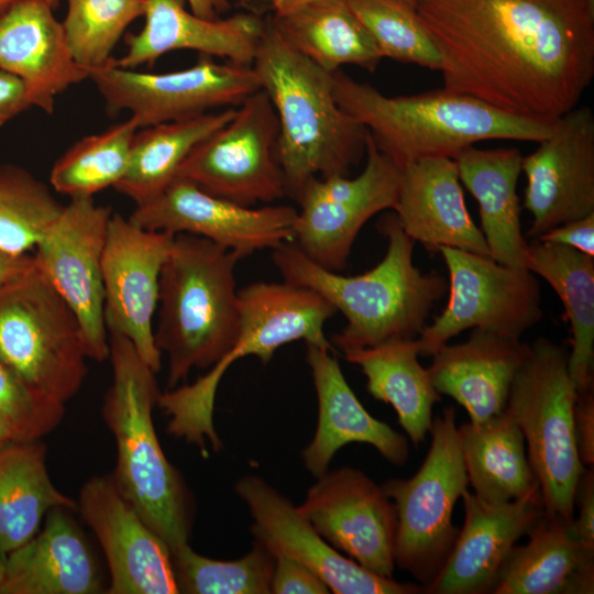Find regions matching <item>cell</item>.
I'll return each mask as SVG.
<instances>
[{
	"instance_id": "6da1fadb",
	"label": "cell",
	"mask_w": 594,
	"mask_h": 594,
	"mask_svg": "<svg viewBox=\"0 0 594 594\" xmlns=\"http://www.w3.org/2000/svg\"><path fill=\"white\" fill-rule=\"evenodd\" d=\"M443 88L505 113L553 122L594 77L590 0H417Z\"/></svg>"
},
{
	"instance_id": "7a4b0ae2",
	"label": "cell",
	"mask_w": 594,
	"mask_h": 594,
	"mask_svg": "<svg viewBox=\"0 0 594 594\" xmlns=\"http://www.w3.org/2000/svg\"><path fill=\"white\" fill-rule=\"evenodd\" d=\"M378 227L387 238L386 254L375 267L355 276L319 266L294 242L273 250V263L285 282L318 293L344 315L346 326L332 339L342 353L419 337L432 308L448 293L444 276L415 266L414 241L395 213L384 217Z\"/></svg>"
},
{
	"instance_id": "3957f363",
	"label": "cell",
	"mask_w": 594,
	"mask_h": 594,
	"mask_svg": "<svg viewBox=\"0 0 594 594\" xmlns=\"http://www.w3.org/2000/svg\"><path fill=\"white\" fill-rule=\"evenodd\" d=\"M252 67L278 118L286 195L296 200L315 177L346 176L365 154L367 130L338 105L331 73L290 45L270 18Z\"/></svg>"
},
{
	"instance_id": "277c9868",
	"label": "cell",
	"mask_w": 594,
	"mask_h": 594,
	"mask_svg": "<svg viewBox=\"0 0 594 594\" xmlns=\"http://www.w3.org/2000/svg\"><path fill=\"white\" fill-rule=\"evenodd\" d=\"M338 105L369 131L375 146L400 168L430 157L454 158L485 140L540 142L553 122L499 111L447 89L388 97L340 69L331 73Z\"/></svg>"
},
{
	"instance_id": "5b68a950",
	"label": "cell",
	"mask_w": 594,
	"mask_h": 594,
	"mask_svg": "<svg viewBox=\"0 0 594 594\" xmlns=\"http://www.w3.org/2000/svg\"><path fill=\"white\" fill-rule=\"evenodd\" d=\"M108 337L112 383L101 416L116 442L111 476L120 494L172 553L189 544L193 502L154 428L152 411L160 396L155 372L127 337L117 332H108Z\"/></svg>"
},
{
	"instance_id": "8992f818",
	"label": "cell",
	"mask_w": 594,
	"mask_h": 594,
	"mask_svg": "<svg viewBox=\"0 0 594 594\" xmlns=\"http://www.w3.org/2000/svg\"><path fill=\"white\" fill-rule=\"evenodd\" d=\"M237 253L205 238L175 234L160 275L155 345L167 356V386L208 369L238 340L241 327Z\"/></svg>"
},
{
	"instance_id": "52a82bcc",
	"label": "cell",
	"mask_w": 594,
	"mask_h": 594,
	"mask_svg": "<svg viewBox=\"0 0 594 594\" xmlns=\"http://www.w3.org/2000/svg\"><path fill=\"white\" fill-rule=\"evenodd\" d=\"M569 353L540 337L516 373L506 404L522 432L538 479L543 513L572 522L574 496L584 470L574 433L576 388L568 370Z\"/></svg>"
},
{
	"instance_id": "ba28073f",
	"label": "cell",
	"mask_w": 594,
	"mask_h": 594,
	"mask_svg": "<svg viewBox=\"0 0 594 594\" xmlns=\"http://www.w3.org/2000/svg\"><path fill=\"white\" fill-rule=\"evenodd\" d=\"M87 359L77 316L36 264L0 289V361L29 389L65 405Z\"/></svg>"
},
{
	"instance_id": "9c48e42d",
	"label": "cell",
	"mask_w": 594,
	"mask_h": 594,
	"mask_svg": "<svg viewBox=\"0 0 594 594\" xmlns=\"http://www.w3.org/2000/svg\"><path fill=\"white\" fill-rule=\"evenodd\" d=\"M431 443L419 470L409 479L382 485L396 510L394 560L424 586L444 565L457 540L454 506L469 482L452 406L432 419Z\"/></svg>"
},
{
	"instance_id": "30bf717a",
	"label": "cell",
	"mask_w": 594,
	"mask_h": 594,
	"mask_svg": "<svg viewBox=\"0 0 594 594\" xmlns=\"http://www.w3.org/2000/svg\"><path fill=\"white\" fill-rule=\"evenodd\" d=\"M438 251L449 272V297L443 311L417 338L420 355L431 356L466 329L520 338L542 319L540 284L528 268L449 246Z\"/></svg>"
},
{
	"instance_id": "8fae6325",
	"label": "cell",
	"mask_w": 594,
	"mask_h": 594,
	"mask_svg": "<svg viewBox=\"0 0 594 594\" xmlns=\"http://www.w3.org/2000/svg\"><path fill=\"white\" fill-rule=\"evenodd\" d=\"M278 136L276 111L258 89L235 108L230 121L190 151L176 177L245 207L282 199L286 187L277 157Z\"/></svg>"
},
{
	"instance_id": "7c38bea8",
	"label": "cell",
	"mask_w": 594,
	"mask_h": 594,
	"mask_svg": "<svg viewBox=\"0 0 594 594\" xmlns=\"http://www.w3.org/2000/svg\"><path fill=\"white\" fill-rule=\"evenodd\" d=\"M201 55V54H200ZM209 55L185 69L148 74L108 66L89 72L109 114L131 113L139 129L186 120L209 109L239 106L261 89L252 66L217 63Z\"/></svg>"
},
{
	"instance_id": "4fadbf2b",
	"label": "cell",
	"mask_w": 594,
	"mask_h": 594,
	"mask_svg": "<svg viewBox=\"0 0 594 594\" xmlns=\"http://www.w3.org/2000/svg\"><path fill=\"white\" fill-rule=\"evenodd\" d=\"M366 164L354 177L311 178L296 201L300 209L294 222V243L312 262L329 271L345 267L352 245L374 215L394 209L402 168L366 134Z\"/></svg>"
},
{
	"instance_id": "5bb4252c",
	"label": "cell",
	"mask_w": 594,
	"mask_h": 594,
	"mask_svg": "<svg viewBox=\"0 0 594 594\" xmlns=\"http://www.w3.org/2000/svg\"><path fill=\"white\" fill-rule=\"evenodd\" d=\"M111 208L73 197L32 253L36 266L77 316L89 359H109L101 260Z\"/></svg>"
},
{
	"instance_id": "9a60e30c",
	"label": "cell",
	"mask_w": 594,
	"mask_h": 594,
	"mask_svg": "<svg viewBox=\"0 0 594 594\" xmlns=\"http://www.w3.org/2000/svg\"><path fill=\"white\" fill-rule=\"evenodd\" d=\"M296 216L292 206L245 207L176 177L155 198L135 206L129 219L147 230L205 238L244 258L294 242Z\"/></svg>"
},
{
	"instance_id": "2e32d148",
	"label": "cell",
	"mask_w": 594,
	"mask_h": 594,
	"mask_svg": "<svg viewBox=\"0 0 594 594\" xmlns=\"http://www.w3.org/2000/svg\"><path fill=\"white\" fill-rule=\"evenodd\" d=\"M174 237L112 213L101 260L107 331L127 337L155 373L162 353L155 345L153 318L161 271Z\"/></svg>"
},
{
	"instance_id": "e0dca14e",
	"label": "cell",
	"mask_w": 594,
	"mask_h": 594,
	"mask_svg": "<svg viewBox=\"0 0 594 594\" xmlns=\"http://www.w3.org/2000/svg\"><path fill=\"white\" fill-rule=\"evenodd\" d=\"M297 509L333 548L372 573L393 578L396 510L362 471L324 472Z\"/></svg>"
},
{
	"instance_id": "ac0fdd59",
	"label": "cell",
	"mask_w": 594,
	"mask_h": 594,
	"mask_svg": "<svg viewBox=\"0 0 594 594\" xmlns=\"http://www.w3.org/2000/svg\"><path fill=\"white\" fill-rule=\"evenodd\" d=\"M254 520V541L274 557L294 559L336 594H421L424 585L402 583L366 570L327 542L297 507L264 480L241 477L234 486Z\"/></svg>"
},
{
	"instance_id": "d6986e66",
	"label": "cell",
	"mask_w": 594,
	"mask_h": 594,
	"mask_svg": "<svg viewBox=\"0 0 594 594\" xmlns=\"http://www.w3.org/2000/svg\"><path fill=\"white\" fill-rule=\"evenodd\" d=\"M527 178L524 208L532 217L527 233L547 231L594 213V113L574 107L556 119L538 148L522 157Z\"/></svg>"
},
{
	"instance_id": "ffe728a7",
	"label": "cell",
	"mask_w": 594,
	"mask_h": 594,
	"mask_svg": "<svg viewBox=\"0 0 594 594\" xmlns=\"http://www.w3.org/2000/svg\"><path fill=\"white\" fill-rule=\"evenodd\" d=\"M238 295L241 327L237 342L205 376L188 385L193 396L206 406H215L223 374L241 358L255 355L267 363L278 348L298 340L332 349L324 324L337 310L318 293L284 280L252 283Z\"/></svg>"
},
{
	"instance_id": "44dd1931",
	"label": "cell",
	"mask_w": 594,
	"mask_h": 594,
	"mask_svg": "<svg viewBox=\"0 0 594 594\" xmlns=\"http://www.w3.org/2000/svg\"><path fill=\"white\" fill-rule=\"evenodd\" d=\"M78 512L99 541L110 571L108 594H177L172 553L120 494L111 475L81 486Z\"/></svg>"
},
{
	"instance_id": "7402d4cb",
	"label": "cell",
	"mask_w": 594,
	"mask_h": 594,
	"mask_svg": "<svg viewBox=\"0 0 594 594\" xmlns=\"http://www.w3.org/2000/svg\"><path fill=\"white\" fill-rule=\"evenodd\" d=\"M461 499L463 526L441 571L424 586L427 594H493L509 551L543 515L539 499L492 505L469 490Z\"/></svg>"
},
{
	"instance_id": "603a6c76",
	"label": "cell",
	"mask_w": 594,
	"mask_h": 594,
	"mask_svg": "<svg viewBox=\"0 0 594 594\" xmlns=\"http://www.w3.org/2000/svg\"><path fill=\"white\" fill-rule=\"evenodd\" d=\"M145 23L139 33L125 35V54L114 66L134 69L152 65L163 54L189 50L252 66L265 20L255 13H238L208 20L185 9V0H146Z\"/></svg>"
},
{
	"instance_id": "cb8c5ba5",
	"label": "cell",
	"mask_w": 594,
	"mask_h": 594,
	"mask_svg": "<svg viewBox=\"0 0 594 594\" xmlns=\"http://www.w3.org/2000/svg\"><path fill=\"white\" fill-rule=\"evenodd\" d=\"M53 10L44 0H18L0 14V69L18 77L30 105L46 113L57 95L89 78Z\"/></svg>"
},
{
	"instance_id": "d4e9b609",
	"label": "cell",
	"mask_w": 594,
	"mask_h": 594,
	"mask_svg": "<svg viewBox=\"0 0 594 594\" xmlns=\"http://www.w3.org/2000/svg\"><path fill=\"white\" fill-rule=\"evenodd\" d=\"M530 353L520 338L473 328L469 339L444 344L427 369L436 391L453 398L480 424L502 414L514 377Z\"/></svg>"
},
{
	"instance_id": "484cf974",
	"label": "cell",
	"mask_w": 594,
	"mask_h": 594,
	"mask_svg": "<svg viewBox=\"0 0 594 594\" xmlns=\"http://www.w3.org/2000/svg\"><path fill=\"white\" fill-rule=\"evenodd\" d=\"M306 349L318 398V425L301 453L305 468L315 477L321 476L337 451L352 442L371 444L391 463L404 465L409 457L407 438L363 407L330 350L310 343Z\"/></svg>"
},
{
	"instance_id": "4316f807",
	"label": "cell",
	"mask_w": 594,
	"mask_h": 594,
	"mask_svg": "<svg viewBox=\"0 0 594 594\" xmlns=\"http://www.w3.org/2000/svg\"><path fill=\"white\" fill-rule=\"evenodd\" d=\"M394 210L406 234L429 250L449 246L491 257L465 206L453 158H424L403 167Z\"/></svg>"
},
{
	"instance_id": "83f0119b",
	"label": "cell",
	"mask_w": 594,
	"mask_h": 594,
	"mask_svg": "<svg viewBox=\"0 0 594 594\" xmlns=\"http://www.w3.org/2000/svg\"><path fill=\"white\" fill-rule=\"evenodd\" d=\"M66 510L51 509L44 527L6 556L0 594L106 593L96 558Z\"/></svg>"
},
{
	"instance_id": "f1b7e54d",
	"label": "cell",
	"mask_w": 594,
	"mask_h": 594,
	"mask_svg": "<svg viewBox=\"0 0 594 594\" xmlns=\"http://www.w3.org/2000/svg\"><path fill=\"white\" fill-rule=\"evenodd\" d=\"M505 559L493 594H593L594 549L578 538L573 521L543 515Z\"/></svg>"
},
{
	"instance_id": "f546056e",
	"label": "cell",
	"mask_w": 594,
	"mask_h": 594,
	"mask_svg": "<svg viewBox=\"0 0 594 594\" xmlns=\"http://www.w3.org/2000/svg\"><path fill=\"white\" fill-rule=\"evenodd\" d=\"M453 160L460 180L479 204L481 231L491 257L506 266L527 268L529 243L521 231L517 194L522 172L520 151L469 146Z\"/></svg>"
},
{
	"instance_id": "4dcf8cb0",
	"label": "cell",
	"mask_w": 594,
	"mask_h": 594,
	"mask_svg": "<svg viewBox=\"0 0 594 594\" xmlns=\"http://www.w3.org/2000/svg\"><path fill=\"white\" fill-rule=\"evenodd\" d=\"M458 438L468 482L477 498L492 505L542 501L522 432L506 409L480 424H462Z\"/></svg>"
},
{
	"instance_id": "1f68e13d",
	"label": "cell",
	"mask_w": 594,
	"mask_h": 594,
	"mask_svg": "<svg viewBox=\"0 0 594 594\" xmlns=\"http://www.w3.org/2000/svg\"><path fill=\"white\" fill-rule=\"evenodd\" d=\"M343 354L362 370L367 392L393 406L408 438L415 444L425 442L433 419V406L441 400V395L428 370L418 361V339L391 340Z\"/></svg>"
},
{
	"instance_id": "d6a6232c",
	"label": "cell",
	"mask_w": 594,
	"mask_h": 594,
	"mask_svg": "<svg viewBox=\"0 0 594 594\" xmlns=\"http://www.w3.org/2000/svg\"><path fill=\"white\" fill-rule=\"evenodd\" d=\"M62 507L78 510V503L52 482L46 447L40 440L11 441L0 448V554L34 537L47 513Z\"/></svg>"
},
{
	"instance_id": "836d02e7",
	"label": "cell",
	"mask_w": 594,
	"mask_h": 594,
	"mask_svg": "<svg viewBox=\"0 0 594 594\" xmlns=\"http://www.w3.org/2000/svg\"><path fill=\"white\" fill-rule=\"evenodd\" d=\"M298 52L328 73L351 64L374 72L384 58L346 0H311L270 18Z\"/></svg>"
},
{
	"instance_id": "e575fe53",
	"label": "cell",
	"mask_w": 594,
	"mask_h": 594,
	"mask_svg": "<svg viewBox=\"0 0 594 594\" xmlns=\"http://www.w3.org/2000/svg\"><path fill=\"white\" fill-rule=\"evenodd\" d=\"M527 268L561 299L572 333L568 370L576 392L593 387L594 258L572 248L536 240L528 244Z\"/></svg>"
},
{
	"instance_id": "d590c367",
	"label": "cell",
	"mask_w": 594,
	"mask_h": 594,
	"mask_svg": "<svg viewBox=\"0 0 594 594\" xmlns=\"http://www.w3.org/2000/svg\"><path fill=\"white\" fill-rule=\"evenodd\" d=\"M234 112L235 108L228 107L219 112L136 131L127 170L113 187L135 206L155 198L176 178L190 151L230 121Z\"/></svg>"
},
{
	"instance_id": "8d00e7d4",
	"label": "cell",
	"mask_w": 594,
	"mask_h": 594,
	"mask_svg": "<svg viewBox=\"0 0 594 594\" xmlns=\"http://www.w3.org/2000/svg\"><path fill=\"white\" fill-rule=\"evenodd\" d=\"M138 130L130 117L103 132L80 139L53 165L51 187L70 198L94 196L113 187L127 170Z\"/></svg>"
},
{
	"instance_id": "74e56055",
	"label": "cell",
	"mask_w": 594,
	"mask_h": 594,
	"mask_svg": "<svg viewBox=\"0 0 594 594\" xmlns=\"http://www.w3.org/2000/svg\"><path fill=\"white\" fill-rule=\"evenodd\" d=\"M63 206L30 172L0 165V250L13 255L33 252Z\"/></svg>"
},
{
	"instance_id": "f35d334b",
	"label": "cell",
	"mask_w": 594,
	"mask_h": 594,
	"mask_svg": "<svg viewBox=\"0 0 594 594\" xmlns=\"http://www.w3.org/2000/svg\"><path fill=\"white\" fill-rule=\"evenodd\" d=\"M179 593L187 594H268L275 557L261 543L244 557L222 561L195 552L189 544L172 552Z\"/></svg>"
},
{
	"instance_id": "ab89813d",
	"label": "cell",
	"mask_w": 594,
	"mask_h": 594,
	"mask_svg": "<svg viewBox=\"0 0 594 594\" xmlns=\"http://www.w3.org/2000/svg\"><path fill=\"white\" fill-rule=\"evenodd\" d=\"M62 22L76 63L88 73L113 61L112 52L127 28L144 16L146 0H67Z\"/></svg>"
},
{
	"instance_id": "60d3db41",
	"label": "cell",
	"mask_w": 594,
	"mask_h": 594,
	"mask_svg": "<svg viewBox=\"0 0 594 594\" xmlns=\"http://www.w3.org/2000/svg\"><path fill=\"white\" fill-rule=\"evenodd\" d=\"M383 57L439 70L440 55L416 6L404 0H346Z\"/></svg>"
},
{
	"instance_id": "b9f144b4",
	"label": "cell",
	"mask_w": 594,
	"mask_h": 594,
	"mask_svg": "<svg viewBox=\"0 0 594 594\" xmlns=\"http://www.w3.org/2000/svg\"><path fill=\"white\" fill-rule=\"evenodd\" d=\"M0 409L13 441L41 440L52 432L65 415V405L34 393L0 361Z\"/></svg>"
},
{
	"instance_id": "7bdbcfd3",
	"label": "cell",
	"mask_w": 594,
	"mask_h": 594,
	"mask_svg": "<svg viewBox=\"0 0 594 594\" xmlns=\"http://www.w3.org/2000/svg\"><path fill=\"white\" fill-rule=\"evenodd\" d=\"M274 594H328V586L306 565L288 557H275L271 584Z\"/></svg>"
},
{
	"instance_id": "ee69618b",
	"label": "cell",
	"mask_w": 594,
	"mask_h": 594,
	"mask_svg": "<svg viewBox=\"0 0 594 594\" xmlns=\"http://www.w3.org/2000/svg\"><path fill=\"white\" fill-rule=\"evenodd\" d=\"M574 433L578 453L584 468L594 465V393L593 387L576 393Z\"/></svg>"
},
{
	"instance_id": "f6af8a7d",
	"label": "cell",
	"mask_w": 594,
	"mask_h": 594,
	"mask_svg": "<svg viewBox=\"0 0 594 594\" xmlns=\"http://www.w3.org/2000/svg\"><path fill=\"white\" fill-rule=\"evenodd\" d=\"M574 507H578V518L573 527L579 540L587 548L594 549V471L584 468L576 485Z\"/></svg>"
},
{
	"instance_id": "bcb514c9",
	"label": "cell",
	"mask_w": 594,
	"mask_h": 594,
	"mask_svg": "<svg viewBox=\"0 0 594 594\" xmlns=\"http://www.w3.org/2000/svg\"><path fill=\"white\" fill-rule=\"evenodd\" d=\"M536 240L562 244L594 257V213L560 224Z\"/></svg>"
},
{
	"instance_id": "7dc6e473",
	"label": "cell",
	"mask_w": 594,
	"mask_h": 594,
	"mask_svg": "<svg viewBox=\"0 0 594 594\" xmlns=\"http://www.w3.org/2000/svg\"><path fill=\"white\" fill-rule=\"evenodd\" d=\"M30 106L23 82L0 69V127Z\"/></svg>"
},
{
	"instance_id": "c3c4849f",
	"label": "cell",
	"mask_w": 594,
	"mask_h": 594,
	"mask_svg": "<svg viewBox=\"0 0 594 594\" xmlns=\"http://www.w3.org/2000/svg\"><path fill=\"white\" fill-rule=\"evenodd\" d=\"M35 265L33 255H13L0 250V289Z\"/></svg>"
},
{
	"instance_id": "681fc988",
	"label": "cell",
	"mask_w": 594,
	"mask_h": 594,
	"mask_svg": "<svg viewBox=\"0 0 594 594\" xmlns=\"http://www.w3.org/2000/svg\"><path fill=\"white\" fill-rule=\"evenodd\" d=\"M194 14L208 19H218L220 14L230 9L229 0H187Z\"/></svg>"
},
{
	"instance_id": "f907efd6",
	"label": "cell",
	"mask_w": 594,
	"mask_h": 594,
	"mask_svg": "<svg viewBox=\"0 0 594 594\" xmlns=\"http://www.w3.org/2000/svg\"><path fill=\"white\" fill-rule=\"evenodd\" d=\"M243 4H258L264 7L274 14L287 12L311 0H240ZM416 6L417 0H404Z\"/></svg>"
},
{
	"instance_id": "816d5d0a",
	"label": "cell",
	"mask_w": 594,
	"mask_h": 594,
	"mask_svg": "<svg viewBox=\"0 0 594 594\" xmlns=\"http://www.w3.org/2000/svg\"><path fill=\"white\" fill-rule=\"evenodd\" d=\"M11 441H13V438L10 426L0 409V448L4 447Z\"/></svg>"
},
{
	"instance_id": "f5cc1de1",
	"label": "cell",
	"mask_w": 594,
	"mask_h": 594,
	"mask_svg": "<svg viewBox=\"0 0 594 594\" xmlns=\"http://www.w3.org/2000/svg\"><path fill=\"white\" fill-rule=\"evenodd\" d=\"M15 1L18 0H0V14L4 12ZM44 1L47 2L53 9H56L61 2V0H44Z\"/></svg>"
},
{
	"instance_id": "db71d44e",
	"label": "cell",
	"mask_w": 594,
	"mask_h": 594,
	"mask_svg": "<svg viewBox=\"0 0 594 594\" xmlns=\"http://www.w3.org/2000/svg\"><path fill=\"white\" fill-rule=\"evenodd\" d=\"M3 576H4V559L0 554V584H1L2 580H3Z\"/></svg>"
},
{
	"instance_id": "11a10c76",
	"label": "cell",
	"mask_w": 594,
	"mask_h": 594,
	"mask_svg": "<svg viewBox=\"0 0 594 594\" xmlns=\"http://www.w3.org/2000/svg\"><path fill=\"white\" fill-rule=\"evenodd\" d=\"M590 2H591L592 4H594V0H590Z\"/></svg>"
}]
</instances>
